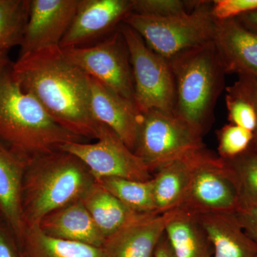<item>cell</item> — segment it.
I'll list each match as a JSON object with an SVG mask.
<instances>
[{"instance_id":"obj_1","label":"cell","mask_w":257,"mask_h":257,"mask_svg":"<svg viewBox=\"0 0 257 257\" xmlns=\"http://www.w3.org/2000/svg\"><path fill=\"white\" fill-rule=\"evenodd\" d=\"M13 72L23 90L35 96L56 122L84 140L97 139L101 123L91 111L89 77L60 46L19 57Z\"/></svg>"},{"instance_id":"obj_2","label":"cell","mask_w":257,"mask_h":257,"mask_svg":"<svg viewBox=\"0 0 257 257\" xmlns=\"http://www.w3.org/2000/svg\"><path fill=\"white\" fill-rule=\"evenodd\" d=\"M0 142L28 163L65 144L87 140L56 122L35 96L23 90L11 63L0 73Z\"/></svg>"},{"instance_id":"obj_3","label":"cell","mask_w":257,"mask_h":257,"mask_svg":"<svg viewBox=\"0 0 257 257\" xmlns=\"http://www.w3.org/2000/svg\"><path fill=\"white\" fill-rule=\"evenodd\" d=\"M95 183L87 166L63 150L30 161L22 187L25 228L37 226L47 214L82 199Z\"/></svg>"},{"instance_id":"obj_4","label":"cell","mask_w":257,"mask_h":257,"mask_svg":"<svg viewBox=\"0 0 257 257\" xmlns=\"http://www.w3.org/2000/svg\"><path fill=\"white\" fill-rule=\"evenodd\" d=\"M169 61L176 84L174 114L203 137L213 124L226 74L214 43L186 51Z\"/></svg>"},{"instance_id":"obj_5","label":"cell","mask_w":257,"mask_h":257,"mask_svg":"<svg viewBox=\"0 0 257 257\" xmlns=\"http://www.w3.org/2000/svg\"><path fill=\"white\" fill-rule=\"evenodd\" d=\"M212 2L199 1L192 11L169 17L130 13L122 23L138 32L155 53L170 60L213 41L216 20Z\"/></svg>"},{"instance_id":"obj_6","label":"cell","mask_w":257,"mask_h":257,"mask_svg":"<svg viewBox=\"0 0 257 257\" xmlns=\"http://www.w3.org/2000/svg\"><path fill=\"white\" fill-rule=\"evenodd\" d=\"M127 48L134 81V101L141 113L150 110L174 114L175 76L170 61L155 53L138 32L122 23L119 26Z\"/></svg>"},{"instance_id":"obj_7","label":"cell","mask_w":257,"mask_h":257,"mask_svg":"<svg viewBox=\"0 0 257 257\" xmlns=\"http://www.w3.org/2000/svg\"><path fill=\"white\" fill-rule=\"evenodd\" d=\"M204 148L203 137L175 114L155 109L143 113L134 153L152 174Z\"/></svg>"},{"instance_id":"obj_8","label":"cell","mask_w":257,"mask_h":257,"mask_svg":"<svg viewBox=\"0 0 257 257\" xmlns=\"http://www.w3.org/2000/svg\"><path fill=\"white\" fill-rule=\"evenodd\" d=\"M237 190L220 157L203 149L194 154L190 179L179 209L194 214L235 212Z\"/></svg>"},{"instance_id":"obj_9","label":"cell","mask_w":257,"mask_h":257,"mask_svg":"<svg viewBox=\"0 0 257 257\" xmlns=\"http://www.w3.org/2000/svg\"><path fill=\"white\" fill-rule=\"evenodd\" d=\"M62 50L64 56L89 77L134 101L133 71L127 48L119 29L95 45Z\"/></svg>"},{"instance_id":"obj_10","label":"cell","mask_w":257,"mask_h":257,"mask_svg":"<svg viewBox=\"0 0 257 257\" xmlns=\"http://www.w3.org/2000/svg\"><path fill=\"white\" fill-rule=\"evenodd\" d=\"M96 143H69L60 150L78 157L96 181L120 177L148 181L153 175L143 161L109 126L100 124Z\"/></svg>"},{"instance_id":"obj_11","label":"cell","mask_w":257,"mask_h":257,"mask_svg":"<svg viewBox=\"0 0 257 257\" xmlns=\"http://www.w3.org/2000/svg\"><path fill=\"white\" fill-rule=\"evenodd\" d=\"M79 0H30V13L19 57L60 46Z\"/></svg>"},{"instance_id":"obj_12","label":"cell","mask_w":257,"mask_h":257,"mask_svg":"<svg viewBox=\"0 0 257 257\" xmlns=\"http://www.w3.org/2000/svg\"><path fill=\"white\" fill-rule=\"evenodd\" d=\"M130 13L131 0H79L60 48L85 46L88 42L114 30Z\"/></svg>"},{"instance_id":"obj_13","label":"cell","mask_w":257,"mask_h":257,"mask_svg":"<svg viewBox=\"0 0 257 257\" xmlns=\"http://www.w3.org/2000/svg\"><path fill=\"white\" fill-rule=\"evenodd\" d=\"M90 107L94 119L109 126L134 152L143 113L135 101L119 95L89 77Z\"/></svg>"},{"instance_id":"obj_14","label":"cell","mask_w":257,"mask_h":257,"mask_svg":"<svg viewBox=\"0 0 257 257\" xmlns=\"http://www.w3.org/2000/svg\"><path fill=\"white\" fill-rule=\"evenodd\" d=\"M175 210L163 214H142L122 229L106 238L102 248L106 257H152L165 234Z\"/></svg>"},{"instance_id":"obj_15","label":"cell","mask_w":257,"mask_h":257,"mask_svg":"<svg viewBox=\"0 0 257 257\" xmlns=\"http://www.w3.org/2000/svg\"><path fill=\"white\" fill-rule=\"evenodd\" d=\"M212 42L226 74L257 79V34L236 19L216 20Z\"/></svg>"},{"instance_id":"obj_16","label":"cell","mask_w":257,"mask_h":257,"mask_svg":"<svg viewBox=\"0 0 257 257\" xmlns=\"http://www.w3.org/2000/svg\"><path fill=\"white\" fill-rule=\"evenodd\" d=\"M37 226L50 237L95 247H102L106 239L81 199L47 214Z\"/></svg>"},{"instance_id":"obj_17","label":"cell","mask_w":257,"mask_h":257,"mask_svg":"<svg viewBox=\"0 0 257 257\" xmlns=\"http://www.w3.org/2000/svg\"><path fill=\"white\" fill-rule=\"evenodd\" d=\"M196 215L210 241L213 257H257V242L246 234L234 212Z\"/></svg>"},{"instance_id":"obj_18","label":"cell","mask_w":257,"mask_h":257,"mask_svg":"<svg viewBox=\"0 0 257 257\" xmlns=\"http://www.w3.org/2000/svg\"><path fill=\"white\" fill-rule=\"evenodd\" d=\"M27 164L0 142V215L13 230L18 241L25 229L21 196Z\"/></svg>"},{"instance_id":"obj_19","label":"cell","mask_w":257,"mask_h":257,"mask_svg":"<svg viewBox=\"0 0 257 257\" xmlns=\"http://www.w3.org/2000/svg\"><path fill=\"white\" fill-rule=\"evenodd\" d=\"M196 152L172 161L155 172L152 182L159 214L179 209L182 205L190 179L193 156Z\"/></svg>"},{"instance_id":"obj_20","label":"cell","mask_w":257,"mask_h":257,"mask_svg":"<svg viewBox=\"0 0 257 257\" xmlns=\"http://www.w3.org/2000/svg\"><path fill=\"white\" fill-rule=\"evenodd\" d=\"M165 236L175 257H213L210 241L196 214L177 209Z\"/></svg>"},{"instance_id":"obj_21","label":"cell","mask_w":257,"mask_h":257,"mask_svg":"<svg viewBox=\"0 0 257 257\" xmlns=\"http://www.w3.org/2000/svg\"><path fill=\"white\" fill-rule=\"evenodd\" d=\"M81 200L105 238L142 215L128 209L96 182Z\"/></svg>"},{"instance_id":"obj_22","label":"cell","mask_w":257,"mask_h":257,"mask_svg":"<svg viewBox=\"0 0 257 257\" xmlns=\"http://www.w3.org/2000/svg\"><path fill=\"white\" fill-rule=\"evenodd\" d=\"M19 243L23 257H106L102 248L50 237L37 225L25 227Z\"/></svg>"},{"instance_id":"obj_23","label":"cell","mask_w":257,"mask_h":257,"mask_svg":"<svg viewBox=\"0 0 257 257\" xmlns=\"http://www.w3.org/2000/svg\"><path fill=\"white\" fill-rule=\"evenodd\" d=\"M96 182L132 211L141 214H159L155 206L152 179L138 181L105 177Z\"/></svg>"},{"instance_id":"obj_24","label":"cell","mask_w":257,"mask_h":257,"mask_svg":"<svg viewBox=\"0 0 257 257\" xmlns=\"http://www.w3.org/2000/svg\"><path fill=\"white\" fill-rule=\"evenodd\" d=\"M30 0H0V55L21 45Z\"/></svg>"},{"instance_id":"obj_25","label":"cell","mask_w":257,"mask_h":257,"mask_svg":"<svg viewBox=\"0 0 257 257\" xmlns=\"http://www.w3.org/2000/svg\"><path fill=\"white\" fill-rule=\"evenodd\" d=\"M222 160L237 190L239 203H257L256 145L253 143L247 151L239 156Z\"/></svg>"},{"instance_id":"obj_26","label":"cell","mask_w":257,"mask_h":257,"mask_svg":"<svg viewBox=\"0 0 257 257\" xmlns=\"http://www.w3.org/2000/svg\"><path fill=\"white\" fill-rule=\"evenodd\" d=\"M225 101L230 124L245 128L254 135L257 130L256 109L238 81L226 88Z\"/></svg>"},{"instance_id":"obj_27","label":"cell","mask_w":257,"mask_h":257,"mask_svg":"<svg viewBox=\"0 0 257 257\" xmlns=\"http://www.w3.org/2000/svg\"><path fill=\"white\" fill-rule=\"evenodd\" d=\"M216 135L219 142L218 153L222 160H231L242 155L254 140L253 133L230 123L222 126Z\"/></svg>"},{"instance_id":"obj_28","label":"cell","mask_w":257,"mask_h":257,"mask_svg":"<svg viewBox=\"0 0 257 257\" xmlns=\"http://www.w3.org/2000/svg\"><path fill=\"white\" fill-rule=\"evenodd\" d=\"M132 13L153 17H169L192 11L198 2L181 0H131Z\"/></svg>"},{"instance_id":"obj_29","label":"cell","mask_w":257,"mask_h":257,"mask_svg":"<svg viewBox=\"0 0 257 257\" xmlns=\"http://www.w3.org/2000/svg\"><path fill=\"white\" fill-rule=\"evenodd\" d=\"M257 10V0H216L211 13L216 20H229Z\"/></svg>"},{"instance_id":"obj_30","label":"cell","mask_w":257,"mask_h":257,"mask_svg":"<svg viewBox=\"0 0 257 257\" xmlns=\"http://www.w3.org/2000/svg\"><path fill=\"white\" fill-rule=\"evenodd\" d=\"M0 257H23L16 236L0 215Z\"/></svg>"},{"instance_id":"obj_31","label":"cell","mask_w":257,"mask_h":257,"mask_svg":"<svg viewBox=\"0 0 257 257\" xmlns=\"http://www.w3.org/2000/svg\"><path fill=\"white\" fill-rule=\"evenodd\" d=\"M234 213L246 234L257 242V203H239Z\"/></svg>"},{"instance_id":"obj_32","label":"cell","mask_w":257,"mask_h":257,"mask_svg":"<svg viewBox=\"0 0 257 257\" xmlns=\"http://www.w3.org/2000/svg\"><path fill=\"white\" fill-rule=\"evenodd\" d=\"M238 82L252 101L257 114V79L248 75H239ZM253 145L257 147V130L254 133Z\"/></svg>"},{"instance_id":"obj_33","label":"cell","mask_w":257,"mask_h":257,"mask_svg":"<svg viewBox=\"0 0 257 257\" xmlns=\"http://www.w3.org/2000/svg\"><path fill=\"white\" fill-rule=\"evenodd\" d=\"M245 28L257 34V10L234 18Z\"/></svg>"},{"instance_id":"obj_34","label":"cell","mask_w":257,"mask_h":257,"mask_svg":"<svg viewBox=\"0 0 257 257\" xmlns=\"http://www.w3.org/2000/svg\"><path fill=\"white\" fill-rule=\"evenodd\" d=\"M154 257H175L172 251V248L168 239H167L165 234L162 236L160 242L157 244L156 249L153 255Z\"/></svg>"},{"instance_id":"obj_35","label":"cell","mask_w":257,"mask_h":257,"mask_svg":"<svg viewBox=\"0 0 257 257\" xmlns=\"http://www.w3.org/2000/svg\"><path fill=\"white\" fill-rule=\"evenodd\" d=\"M11 63L12 62L9 60L8 54L0 55V73Z\"/></svg>"}]
</instances>
